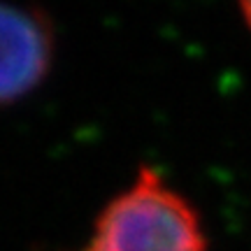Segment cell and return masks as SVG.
Listing matches in <instances>:
<instances>
[{
  "instance_id": "6da1fadb",
  "label": "cell",
  "mask_w": 251,
  "mask_h": 251,
  "mask_svg": "<svg viewBox=\"0 0 251 251\" xmlns=\"http://www.w3.org/2000/svg\"><path fill=\"white\" fill-rule=\"evenodd\" d=\"M81 251H207L196 209L151 168L119 193L96 219Z\"/></svg>"
},
{
  "instance_id": "7a4b0ae2",
  "label": "cell",
  "mask_w": 251,
  "mask_h": 251,
  "mask_svg": "<svg viewBox=\"0 0 251 251\" xmlns=\"http://www.w3.org/2000/svg\"><path fill=\"white\" fill-rule=\"evenodd\" d=\"M51 33L35 12L0 2V105L14 102L45 79Z\"/></svg>"
},
{
  "instance_id": "3957f363",
  "label": "cell",
  "mask_w": 251,
  "mask_h": 251,
  "mask_svg": "<svg viewBox=\"0 0 251 251\" xmlns=\"http://www.w3.org/2000/svg\"><path fill=\"white\" fill-rule=\"evenodd\" d=\"M240 9H242V17L247 21V26L251 28V0H240Z\"/></svg>"
}]
</instances>
